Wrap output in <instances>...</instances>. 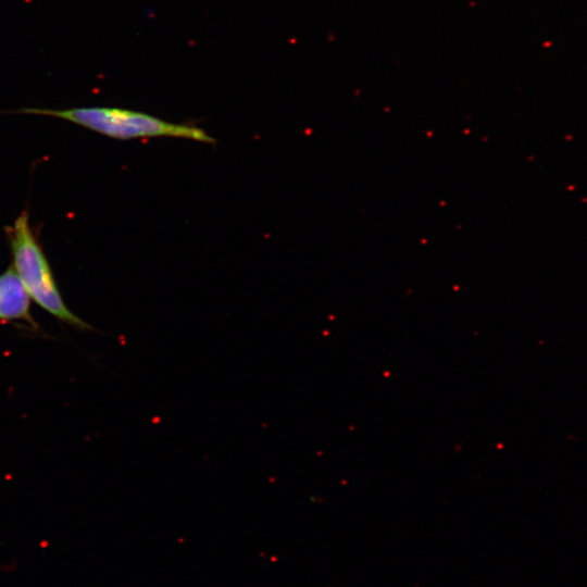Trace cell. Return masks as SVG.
Masks as SVG:
<instances>
[{"instance_id":"2","label":"cell","mask_w":587,"mask_h":587,"mask_svg":"<svg viewBox=\"0 0 587 587\" xmlns=\"http://www.w3.org/2000/svg\"><path fill=\"white\" fill-rule=\"evenodd\" d=\"M5 232L13 267L30 298L57 319L78 328L90 329V325L65 305L49 262L29 225L28 213L23 211L13 225L5 227Z\"/></svg>"},{"instance_id":"1","label":"cell","mask_w":587,"mask_h":587,"mask_svg":"<svg viewBox=\"0 0 587 587\" xmlns=\"http://www.w3.org/2000/svg\"><path fill=\"white\" fill-rule=\"evenodd\" d=\"M18 112L60 117L101 135L121 140L176 137L204 143L216 142L212 136L199 127L171 123L148 113L133 110L103 107L73 108L66 110L27 108Z\"/></svg>"},{"instance_id":"3","label":"cell","mask_w":587,"mask_h":587,"mask_svg":"<svg viewBox=\"0 0 587 587\" xmlns=\"http://www.w3.org/2000/svg\"><path fill=\"white\" fill-rule=\"evenodd\" d=\"M30 299L13 266L0 275V321L24 320L35 325Z\"/></svg>"}]
</instances>
